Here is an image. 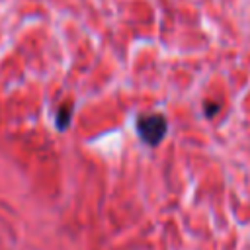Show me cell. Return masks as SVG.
I'll use <instances>...</instances> for the list:
<instances>
[{
    "label": "cell",
    "instance_id": "obj_1",
    "mask_svg": "<svg viewBox=\"0 0 250 250\" xmlns=\"http://www.w3.org/2000/svg\"><path fill=\"white\" fill-rule=\"evenodd\" d=\"M141 141L148 146H158L168 131V121L162 113H141L135 121Z\"/></svg>",
    "mask_w": 250,
    "mask_h": 250
},
{
    "label": "cell",
    "instance_id": "obj_2",
    "mask_svg": "<svg viewBox=\"0 0 250 250\" xmlns=\"http://www.w3.org/2000/svg\"><path fill=\"white\" fill-rule=\"evenodd\" d=\"M72 109H74L72 104H62V105H59V109L55 111V123H57V129H59V131H66V129L70 127Z\"/></svg>",
    "mask_w": 250,
    "mask_h": 250
},
{
    "label": "cell",
    "instance_id": "obj_3",
    "mask_svg": "<svg viewBox=\"0 0 250 250\" xmlns=\"http://www.w3.org/2000/svg\"><path fill=\"white\" fill-rule=\"evenodd\" d=\"M221 109V104H205V107H203V111H205V117H209V119H213L215 115H217V111Z\"/></svg>",
    "mask_w": 250,
    "mask_h": 250
}]
</instances>
